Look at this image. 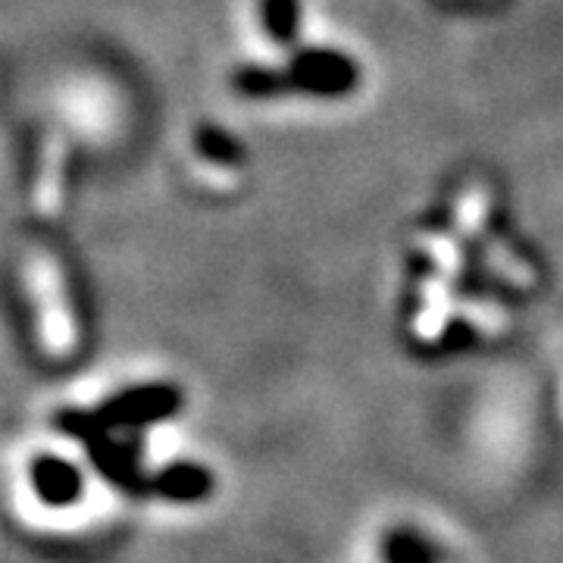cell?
Instances as JSON below:
<instances>
[{
	"label": "cell",
	"instance_id": "obj_3",
	"mask_svg": "<svg viewBox=\"0 0 563 563\" xmlns=\"http://www.w3.org/2000/svg\"><path fill=\"white\" fill-rule=\"evenodd\" d=\"M263 29L273 44L288 47L301 32V0H263Z\"/></svg>",
	"mask_w": 563,
	"mask_h": 563
},
{
	"label": "cell",
	"instance_id": "obj_1",
	"mask_svg": "<svg viewBox=\"0 0 563 563\" xmlns=\"http://www.w3.org/2000/svg\"><path fill=\"white\" fill-rule=\"evenodd\" d=\"M285 73H288V81H291V91L313 95V98H344L361 81L357 63L342 51H332V47L298 51Z\"/></svg>",
	"mask_w": 563,
	"mask_h": 563
},
{
	"label": "cell",
	"instance_id": "obj_4",
	"mask_svg": "<svg viewBox=\"0 0 563 563\" xmlns=\"http://www.w3.org/2000/svg\"><path fill=\"white\" fill-rule=\"evenodd\" d=\"M235 91L244 95V98H279L285 91H291V81H288V73L285 69H266V66H244L235 76Z\"/></svg>",
	"mask_w": 563,
	"mask_h": 563
},
{
	"label": "cell",
	"instance_id": "obj_5",
	"mask_svg": "<svg viewBox=\"0 0 563 563\" xmlns=\"http://www.w3.org/2000/svg\"><path fill=\"white\" fill-rule=\"evenodd\" d=\"M195 144L207 161L220 163V166H239V161H242V147L232 141V135H225L220 129H210V125L198 129Z\"/></svg>",
	"mask_w": 563,
	"mask_h": 563
},
{
	"label": "cell",
	"instance_id": "obj_2",
	"mask_svg": "<svg viewBox=\"0 0 563 563\" xmlns=\"http://www.w3.org/2000/svg\"><path fill=\"white\" fill-rule=\"evenodd\" d=\"M35 307H38L41 344H44L47 357H57V361L69 357L79 342V332H76L73 313H69L60 276L47 266H41L35 276Z\"/></svg>",
	"mask_w": 563,
	"mask_h": 563
}]
</instances>
